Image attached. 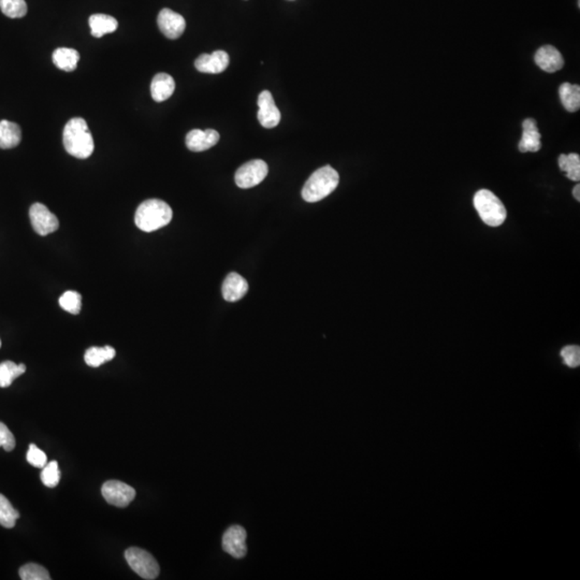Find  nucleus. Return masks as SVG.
I'll list each match as a JSON object with an SVG mask.
<instances>
[{
	"instance_id": "obj_9",
	"label": "nucleus",
	"mask_w": 580,
	"mask_h": 580,
	"mask_svg": "<svg viewBox=\"0 0 580 580\" xmlns=\"http://www.w3.org/2000/svg\"><path fill=\"white\" fill-rule=\"evenodd\" d=\"M247 531L242 527H230L223 537V549L234 558H244L247 554Z\"/></svg>"
},
{
	"instance_id": "obj_19",
	"label": "nucleus",
	"mask_w": 580,
	"mask_h": 580,
	"mask_svg": "<svg viewBox=\"0 0 580 580\" xmlns=\"http://www.w3.org/2000/svg\"><path fill=\"white\" fill-rule=\"evenodd\" d=\"M93 37L101 38L107 33H112L118 29V22L115 18L107 14H93L88 20Z\"/></svg>"
},
{
	"instance_id": "obj_25",
	"label": "nucleus",
	"mask_w": 580,
	"mask_h": 580,
	"mask_svg": "<svg viewBox=\"0 0 580 580\" xmlns=\"http://www.w3.org/2000/svg\"><path fill=\"white\" fill-rule=\"evenodd\" d=\"M19 518L20 513L14 509L9 499L0 493V526L7 529L14 528Z\"/></svg>"
},
{
	"instance_id": "obj_27",
	"label": "nucleus",
	"mask_w": 580,
	"mask_h": 580,
	"mask_svg": "<svg viewBox=\"0 0 580 580\" xmlns=\"http://www.w3.org/2000/svg\"><path fill=\"white\" fill-rule=\"evenodd\" d=\"M59 306L70 314H79L82 308V297L75 290H68L59 298Z\"/></svg>"
},
{
	"instance_id": "obj_24",
	"label": "nucleus",
	"mask_w": 580,
	"mask_h": 580,
	"mask_svg": "<svg viewBox=\"0 0 580 580\" xmlns=\"http://www.w3.org/2000/svg\"><path fill=\"white\" fill-rule=\"evenodd\" d=\"M561 170L566 173L567 179L578 182L580 180V157L578 154L571 153L562 155L558 160Z\"/></svg>"
},
{
	"instance_id": "obj_20",
	"label": "nucleus",
	"mask_w": 580,
	"mask_h": 580,
	"mask_svg": "<svg viewBox=\"0 0 580 580\" xmlns=\"http://www.w3.org/2000/svg\"><path fill=\"white\" fill-rule=\"evenodd\" d=\"M53 63L58 69L66 72L75 71L80 61L78 51L69 48H58L53 53Z\"/></svg>"
},
{
	"instance_id": "obj_6",
	"label": "nucleus",
	"mask_w": 580,
	"mask_h": 580,
	"mask_svg": "<svg viewBox=\"0 0 580 580\" xmlns=\"http://www.w3.org/2000/svg\"><path fill=\"white\" fill-rule=\"evenodd\" d=\"M268 165L261 160H254L242 165L236 172V184L243 190L255 187L268 175Z\"/></svg>"
},
{
	"instance_id": "obj_30",
	"label": "nucleus",
	"mask_w": 580,
	"mask_h": 580,
	"mask_svg": "<svg viewBox=\"0 0 580 580\" xmlns=\"http://www.w3.org/2000/svg\"><path fill=\"white\" fill-rule=\"evenodd\" d=\"M563 362L569 368H577L580 365V347L578 345L565 346L561 351Z\"/></svg>"
},
{
	"instance_id": "obj_33",
	"label": "nucleus",
	"mask_w": 580,
	"mask_h": 580,
	"mask_svg": "<svg viewBox=\"0 0 580 580\" xmlns=\"http://www.w3.org/2000/svg\"><path fill=\"white\" fill-rule=\"evenodd\" d=\"M573 196H574V198L576 199V200L580 201V185H579V184H577V185H576L575 187H574Z\"/></svg>"
},
{
	"instance_id": "obj_10",
	"label": "nucleus",
	"mask_w": 580,
	"mask_h": 580,
	"mask_svg": "<svg viewBox=\"0 0 580 580\" xmlns=\"http://www.w3.org/2000/svg\"><path fill=\"white\" fill-rule=\"evenodd\" d=\"M258 120L264 128H274L281 120V112L275 105L272 94L269 90L260 93L258 97Z\"/></svg>"
},
{
	"instance_id": "obj_15",
	"label": "nucleus",
	"mask_w": 580,
	"mask_h": 580,
	"mask_svg": "<svg viewBox=\"0 0 580 580\" xmlns=\"http://www.w3.org/2000/svg\"><path fill=\"white\" fill-rule=\"evenodd\" d=\"M522 128H524V133H522V138L518 145L519 151L522 153L539 152L542 149V137L537 120L533 118H527L522 124Z\"/></svg>"
},
{
	"instance_id": "obj_31",
	"label": "nucleus",
	"mask_w": 580,
	"mask_h": 580,
	"mask_svg": "<svg viewBox=\"0 0 580 580\" xmlns=\"http://www.w3.org/2000/svg\"><path fill=\"white\" fill-rule=\"evenodd\" d=\"M27 461H29V465H33V467H38V469H43L46 467V463H48V458H46V455L44 454V452H42L41 450L37 447L35 444H31L29 445V452H27L26 457Z\"/></svg>"
},
{
	"instance_id": "obj_17",
	"label": "nucleus",
	"mask_w": 580,
	"mask_h": 580,
	"mask_svg": "<svg viewBox=\"0 0 580 580\" xmlns=\"http://www.w3.org/2000/svg\"><path fill=\"white\" fill-rule=\"evenodd\" d=\"M175 90V82L168 73H157L151 84V94L156 103H162L172 96Z\"/></svg>"
},
{
	"instance_id": "obj_32",
	"label": "nucleus",
	"mask_w": 580,
	"mask_h": 580,
	"mask_svg": "<svg viewBox=\"0 0 580 580\" xmlns=\"http://www.w3.org/2000/svg\"><path fill=\"white\" fill-rule=\"evenodd\" d=\"M16 439L9 428L5 423H0V447L6 452H12L16 448Z\"/></svg>"
},
{
	"instance_id": "obj_3",
	"label": "nucleus",
	"mask_w": 580,
	"mask_h": 580,
	"mask_svg": "<svg viewBox=\"0 0 580 580\" xmlns=\"http://www.w3.org/2000/svg\"><path fill=\"white\" fill-rule=\"evenodd\" d=\"M340 177L331 166L315 171L302 188V198L306 202H317L329 196L338 187Z\"/></svg>"
},
{
	"instance_id": "obj_21",
	"label": "nucleus",
	"mask_w": 580,
	"mask_h": 580,
	"mask_svg": "<svg viewBox=\"0 0 580 580\" xmlns=\"http://www.w3.org/2000/svg\"><path fill=\"white\" fill-rule=\"evenodd\" d=\"M563 107L569 112H577L580 108V86L569 82L563 83L559 88Z\"/></svg>"
},
{
	"instance_id": "obj_26",
	"label": "nucleus",
	"mask_w": 580,
	"mask_h": 580,
	"mask_svg": "<svg viewBox=\"0 0 580 580\" xmlns=\"http://www.w3.org/2000/svg\"><path fill=\"white\" fill-rule=\"evenodd\" d=\"M0 10L10 19L24 18L27 14L25 0H0Z\"/></svg>"
},
{
	"instance_id": "obj_22",
	"label": "nucleus",
	"mask_w": 580,
	"mask_h": 580,
	"mask_svg": "<svg viewBox=\"0 0 580 580\" xmlns=\"http://www.w3.org/2000/svg\"><path fill=\"white\" fill-rule=\"evenodd\" d=\"M116 351L113 347H90L84 355L86 365L92 368H98L105 362L111 361L115 357Z\"/></svg>"
},
{
	"instance_id": "obj_8",
	"label": "nucleus",
	"mask_w": 580,
	"mask_h": 580,
	"mask_svg": "<svg viewBox=\"0 0 580 580\" xmlns=\"http://www.w3.org/2000/svg\"><path fill=\"white\" fill-rule=\"evenodd\" d=\"M101 493L108 503L116 507H126L135 497V489L120 480L105 482Z\"/></svg>"
},
{
	"instance_id": "obj_34",
	"label": "nucleus",
	"mask_w": 580,
	"mask_h": 580,
	"mask_svg": "<svg viewBox=\"0 0 580 580\" xmlns=\"http://www.w3.org/2000/svg\"><path fill=\"white\" fill-rule=\"evenodd\" d=\"M0 347H1V340H0Z\"/></svg>"
},
{
	"instance_id": "obj_4",
	"label": "nucleus",
	"mask_w": 580,
	"mask_h": 580,
	"mask_svg": "<svg viewBox=\"0 0 580 580\" xmlns=\"http://www.w3.org/2000/svg\"><path fill=\"white\" fill-rule=\"evenodd\" d=\"M474 207L482 222L490 227H499L507 216L503 203L490 190H482L476 192Z\"/></svg>"
},
{
	"instance_id": "obj_14",
	"label": "nucleus",
	"mask_w": 580,
	"mask_h": 580,
	"mask_svg": "<svg viewBox=\"0 0 580 580\" xmlns=\"http://www.w3.org/2000/svg\"><path fill=\"white\" fill-rule=\"evenodd\" d=\"M535 63L544 71L554 73L562 69L564 59L554 46H544L535 54Z\"/></svg>"
},
{
	"instance_id": "obj_13",
	"label": "nucleus",
	"mask_w": 580,
	"mask_h": 580,
	"mask_svg": "<svg viewBox=\"0 0 580 580\" xmlns=\"http://www.w3.org/2000/svg\"><path fill=\"white\" fill-rule=\"evenodd\" d=\"M219 141V133L214 129H194L186 135V147L192 152H203L211 149Z\"/></svg>"
},
{
	"instance_id": "obj_16",
	"label": "nucleus",
	"mask_w": 580,
	"mask_h": 580,
	"mask_svg": "<svg viewBox=\"0 0 580 580\" xmlns=\"http://www.w3.org/2000/svg\"><path fill=\"white\" fill-rule=\"evenodd\" d=\"M224 299L228 302H237L242 299L249 291V284L244 277L236 272L229 273L224 281Z\"/></svg>"
},
{
	"instance_id": "obj_12",
	"label": "nucleus",
	"mask_w": 580,
	"mask_h": 580,
	"mask_svg": "<svg viewBox=\"0 0 580 580\" xmlns=\"http://www.w3.org/2000/svg\"><path fill=\"white\" fill-rule=\"evenodd\" d=\"M229 61V55L225 51H215L212 54L200 55L195 61V67L203 73L217 75L227 69Z\"/></svg>"
},
{
	"instance_id": "obj_18",
	"label": "nucleus",
	"mask_w": 580,
	"mask_h": 580,
	"mask_svg": "<svg viewBox=\"0 0 580 580\" xmlns=\"http://www.w3.org/2000/svg\"><path fill=\"white\" fill-rule=\"evenodd\" d=\"M22 141V130L16 123L4 120L0 122V149L9 150L18 147Z\"/></svg>"
},
{
	"instance_id": "obj_1",
	"label": "nucleus",
	"mask_w": 580,
	"mask_h": 580,
	"mask_svg": "<svg viewBox=\"0 0 580 580\" xmlns=\"http://www.w3.org/2000/svg\"><path fill=\"white\" fill-rule=\"evenodd\" d=\"M63 142L66 151L79 160H86L94 152V139L88 123L82 118H71L66 124Z\"/></svg>"
},
{
	"instance_id": "obj_5",
	"label": "nucleus",
	"mask_w": 580,
	"mask_h": 580,
	"mask_svg": "<svg viewBox=\"0 0 580 580\" xmlns=\"http://www.w3.org/2000/svg\"><path fill=\"white\" fill-rule=\"evenodd\" d=\"M125 559L133 571L143 579H156L160 575V564L147 550L131 547L125 551Z\"/></svg>"
},
{
	"instance_id": "obj_29",
	"label": "nucleus",
	"mask_w": 580,
	"mask_h": 580,
	"mask_svg": "<svg viewBox=\"0 0 580 580\" xmlns=\"http://www.w3.org/2000/svg\"><path fill=\"white\" fill-rule=\"evenodd\" d=\"M61 477V472L59 471L58 463L56 461L46 463L40 475L44 486L48 487V488H55L59 484Z\"/></svg>"
},
{
	"instance_id": "obj_28",
	"label": "nucleus",
	"mask_w": 580,
	"mask_h": 580,
	"mask_svg": "<svg viewBox=\"0 0 580 580\" xmlns=\"http://www.w3.org/2000/svg\"><path fill=\"white\" fill-rule=\"evenodd\" d=\"M20 577L23 580H50L48 569L37 563H29L20 569Z\"/></svg>"
},
{
	"instance_id": "obj_7",
	"label": "nucleus",
	"mask_w": 580,
	"mask_h": 580,
	"mask_svg": "<svg viewBox=\"0 0 580 580\" xmlns=\"http://www.w3.org/2000/svg\"><path fill=\"white\" fill-rule=\"evenodd\" d=\"M29 219L33 230L40 236H48L58 229L56 216L42 203H33L29 209Z\"/></svg>"
},
{
	"instance_id": "obj_2",
	"label": "nucleus",
	"mask_w": 580,
	"mask_h": 580,
	"mask_svg": "<svg viewBox=\"0 0 580 580\" xmlns=\"http://www.w3.org/2000/svg\"><path fill=\"white\" fill-rule=\"evenodd\" d=\"M172 209L160 199L144 201L135 212V223L144 232H153L170 224Z\"/></svg>"
},
{
	"instance_id": "obj_23",
	"label": "nucleus",
	"mask_w": 580,
	"mask_h": 580,
	"mask_svg": "<svg viewBox=\"0 0 580 580\" xmlns=\"http://www.w3.org/2000/svg\"><path fill=\"white\" fill-rule=\"evenodd\" d=\"M26 372V366L16 365L14 361H4L0 363V387L7 388L16 378Z\"/></svg>"
},
{
	"instance_id": "obj_11",
	"label": "nucleus",
	"mask_w": 580,
	"mask_h": 580,
	"mask_svg": "<svg viewBox=\"0 0 580 580\" xmlns=\"http://www.w3.org/2000/svg\"><path fill=\"white\" fill-rule=\"evenodd\" d=\"M157 24L160 31L169 39H177L186 29L185 19L170 9H162L158 14Z\"/></svg>"
}]
</instances>
